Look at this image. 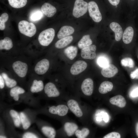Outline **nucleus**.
<instances>
[{
    "instance_id": "nucleus-30",
    "label": "nucleus",
    "mask_w": 138,
    "mask_h": 138,
    "mask_svg": "<svg viewBox=\"0 0 138 138\" xmlns=\"http://www.w3.org/2000/svg\"><path fill=\"white\" fill-rule=\"evenodd\" d=\"M1 75L4 79L6 86L8 87L12 88L15 86L17 85V83L16 81L9 78L5 73H2Z\"/></svg>"
},
{
    "instance_id": "nucleus-26",
    "label": "nucleus",
    "mask_w": 138,
    "mask_h": 138,
    "mask_svg": "<svg viewBox=\"0 0 138 138\" xmlns=\"http://www.w3.org/2000/svg\"><path fill=\"white\" fill-rule=\"evenodd\" d=\"M92 43V41L90 39V35L88 34L83 37L78 43V46L80 49L89 46Z\"/></svg>"
},
{
    "instance_id": "nucleus-33",
    "label": "nucleus",
    "mask_w": 138,
    "mask_h": 138,
    "mask_svg": "<svg viewBox=\"0 0 138 138\" xmlns=\"http://www.w3.org/2000/svg\"><path fill=\"white\" fill-rule=\"evenodd\" d=\"M89 133V130L86 128H83L81 130H77L75 132V135L78 138H86Z\"/></svg>"
},
{
    "instance_id": "nucleus-8",
    "label": "nucleus",
    "mask_w": 138,
    "mask_h": 138,
    "mask_svg": "<svg viewBox=\"0 0 138 138\" xmlns=\"http://www.w3.org/2000/svg\"><path fill=\"white\" fill-rule=\"evenodd\" d=\"M82 91L86 95L90 96L93 94L94 89V83L90 78L85 79L83 81L81 86Z\"/></svg>"
},
{
    "instance_id": "nucleus-10",
    "label": "nucleus",
    "mask_w": 138,
    "mask_h": 138,
    "mask_svg": "<svg viewBox=\"0 0 138 138\" xmlns=\"http://www.w3.org/2000/svg\"><path fill=\"white\" fill-rule=\"evenodd\" d=\"M68 110V108L66 106L60 105L56 106H53L51 107L49 109V111L51 114L63 116L67 113Z\"/></svg>"
},
{
    "instance_id": "nucleus-5",
    "label": "nucleus",
    "mask_w": 138,
    "mask_h": 138,
    "mask_svg": "<svg viewBox=\"0 0 138 138\" xmlns=\"http://www.w3.org/2000/svg\"><path fill=\"white\" fill-rule=\"evenodd\" d=\"M12 67L19 77L23 78L26 76L28 70V66L26 63L19 61H17L13 63Z\"/></svg>"
},
{
    "instance_id": "nucleus-13",
    "label": "nucleus",
    "mask_w": 138,
    "mask_h": 138,
    "mask_svg": "<svg viewBox=\"0 0 138 138\" xmlns=\"http://www.w3.org/2000/svg\"><path fill=\"white\" fill-rule=\"evenodd\" d=\"M67 104L70 110L76 116L80 117L82 116V112L76 101L73 99L70 100L68 101Z\"/></svg>"
},
{
    "instance_id": "nucleus-22",
    "label": "nucleus",
    "mask_w": 138,
    "mask_h": 138,
    "mask_svg": "<svg viewBox=\"0 0 138 138\" xmlns=\"http://www.w3.org/2000/svg\"><path fill=\"white\" fill-rule=\"evenodd\" d=\"M25 90L22 88L18 86H15L12 88L10 91V96L13 98L16 101L18 100L19 94H24L25 92Z\"/></svg>"
},
{
    "instance_id": "nucleus-14",
    "label": "nucleus",
    "mask_w": 138,
    "mask_h": 138,
    "mask_svg": "<svg viewBox=\"0 0 138 138\" xmlns=\"http://www.w3.org/2000/svg\"><path fill=\"white\" fill-rule=\"evenodd\" d=\"M41 10L43 14L49 17H53L56 12L55 7L47 3H45L42 5Z\"/></svg>"
},
{
    "instance_id": "nucleus-19",
    "label": "nucleus",
    "mask_w": 138,
    "mask_h": 138,
    "mask_svg": "<svg viewBox=\"0 0 138 138\" xmlns=\"http://www.w3.org/2000/svg\"><path fill=\"white\" fill-rule=\"evenodd\" d=\"M73 39V37L72 36H69L62 38L56 42L55 46L58 49L64 48L71 43Z\"/></svg>"
},
{
    "instance_id": "nucleus-28",
    "label": "nucleus",
    "mask_w": 138,
    "mask_h": 138,
    "mask_svg": "<svg viewBox=\"0 0 138 138\" xmlns=\"http://www.w3.org/2000/svg\"><path fill=\"white\" fill-rule=\"evenodd\" d=\"M9 113L15 126L19 127L21 123L20 114L16 111L12 109L10 110Z\"/></svg>"
},
{
    "instance_id": "nucleus-11",
    "label": "nucleus",
    "mask_w": 138,
    "mask_h": 138,
    "mask_svg": "<svg viewBox=\"0 0 138 138\" xmlns=\"http://www.w3.org/2000/svg\"><path fill=\"white\" fill-rule=\"evenodd\" d=\"M44 91L49 97H57L60 95V92L55 85L51 82H49L45 85Z\"/></svg>"
},
{
    "instance_id": "nucleus-35",
    "label": "nucleus",
    "mask_w": 138,
    "mask_h": 138,
    "mask_svg": "<svg viewBox=\"0 0 138 138\" xmlns=\"http://www.w3.org/2000/svg\"><path fill=\"white\" fill-rule=\"evenodd\" d=\"M121 62L122 65L125 67L132 68L134 66V61L130 58L126 57L122 59Z\"/></svg>"
},
{
    "instance_id": "nucleus-41",
    "label": "nucleus",
    "mask_w": 138,
    "mask_h": 138,
    "mask_svg": "<svg viewBox=\"0 0 138 138\" xmlns=\"http://www.w3.org/2000/svg\"><path fill=\"white\" fill-rule=\"evenodd\" d=\"M109 3L112 5L116 6L119 3L120 0H108Z\"/></svg>"
},
{
    "instance_id": "nucleus-9",
    "label": "nucleus",
    "mask_w": 138,
    "mask_h": 138,
    "mask_svg": "<svg viewBox=\"0 0 138 138\" xmlns=\"http://www.w3.org/2000/svg\"><path fill=\"white\" fill-rule=\"evenodd\" d=\"M87 63L84 61H76L72 66L70 72L73 75H78L83 71L87 68Z\"/></svg>"
},
{
    "instance_id": "nucleus-38",
    "label": "nucleus",
    "mask_w": 138,
    "mask_h": 138,
    "mask_svg": "<svg viewBox=\"0 0 138 138\" xmlns=\"http://www.w3.org/2000/svg\"><path fill=\"white\" fill-rule=\"evenodd\" d=\"M23 138H37L38 137L34 134L30 132L25 133L22 136Z\"/></svg>"
},
{
    "instance_id": "nucleus-20",
    "label": "nucleus",
    "mask_w": 138,
    "mask_h": 138,
    "mask_svg": "<svg viewBox=\"0 0 138 138\" xmlns=\"http://www.w3.org/2000/svg\"><path fill=\"white\" fill-rule=\"evenodd\" d=\"M113 87L112 82L108 81H104L100 84L99 88V91L101 94H106L111 91Z\"/></svg>"
},
{
    "instance_id": "nucleus-2",
    "label": "nucleus",
    "mask_w": 138,
    "mask_h": 138,
    "mask_svg": "<svg viewBox=\"0 0 138 138\" xmlns=\"http://www.w3.org/2000/svg\"><path fill=\"white\" fill-rule=\"evenodd\" d=\"M55 31L53 28H49L42 31L39 34L38 40L43 46H47L52 41L55 36Z\"/></svg>"
},
{
    "instance_id": "nucleus-17",
    "label": "nucleus",
    "mask_w": 138,
    "mask_h": 138,
    "mask_svg": "<svg viewBox=\"0 0 138 138\" xmlns=\"http://www.w3.org/2000/svg\"><path fill=\"white\" fill-rule=\"evenodd\" d=\"M74 31V28L70 26H63L60 29L57 34V37L59 39L69 36Z\"/></svg>"
},
{
    "instance_id": "nucleus-43",
    "label": "nucleus",
    "mask_w": 138,
    "mask_h": 138,
    "mask_svg": "<svg viewBox=\"0 0 138 138\" xmlns=\"http://www.w3.org/2000/svg\"><path fill=\"white\" fill-rule=\"evenodd\" d=\"M136 134L137 136L138 137V122L136 124Z\"/></svg>"
},
{
    "instance_id": "nucleus-21",
    "label": "nucleus",
    "mask_w": 138,
    "mask_h": 138,
    "mask_svg": "<svg viewBox=\"0 0 138 138\" xmlns=\"http://www.w3.org/2000/svg\"><path fill=\"white\" fill-rule=\"evenodd\" d=\"M64 130L67 135L70 136L73 135L78 129V126L76 124L67 122L64 125Z\"/></svg>"
},
{
    "instance_id": "nucleus-27",
    "label": "nucleus",
    "mask_w": 138,
    "mask_h": 138,
    "mask_svg": "<svg viewBox=\"0 0 138 138\" xmlns=\"http://www.w3.org/2000/svg\"><path fill=\"white\" fill-rule=\"evenodd\" d=\"M41 131L47 137L49 138H54L56 135V132L53 128L44 126L41 128Z\"/></svg>"
},
{
    "instance_id": "nucleus-31",
    "label": "nucleus",
    "mask_w": 138,
    "mask_h": 138,
    "mask_svg": "<svg viewBox=\"0 0 138 138\" xmlns=\"http://www.w3.org/2000/svg\"><path fill=\"white\" fill-rule=\"evenodd\" d=\"M21 123L23 129L25 130L28 129L31 125V123L25 114L23 112L20 113Z\"/></svg>"
},
{
    "instance_id": "nucleus-6",
    "label": "nucleus",
    "mask_w": 138,
    "mask_h": 138,
    "mask_svg": "<svg viewBox=\"0 0 138 138\" xmlns=\"http://www.w3.org/2000/svg\"><path fill=\"white\" fill-rule=\"evenodd\" d=\"M96 46L94 45H91L83 48L81 50V56L84 59H93L96 57Z\"/></svg>"
},
{
    "instance_id": "nucleus-16",
    "label": "nucleus",
    "mask_w": 138,
    "mask_h": 138,
    "mask_svg": "<svg viewBox=\"0 0 138 138\" xmlns=\"http://www.w3.org/2000/svg\"><path fill=\"white\" fill-rule=\"evenodd\" d=\"M110 103L113 105L123 108L126 104V101L124 98L121 95H118L111 98L109 100Z\"/></svg>"
},
{
    "instance_id": "nucleus-39",
    "label": "nucleus",
    "mask_w": 138,
    "mask_h": 138,
    "mask_svg": "<svg viewBox=\"0 0 138 138\" xmlns=\"http://www.w3.org/2000/svg\"><path fill=\"white\" fill-rule=\"evenodd\" d=\"M130 77L131 78L133 79L135 78L138 79V68L131 72Z\"/></svg>"
},
{
    "instance_id": "nucleus-23",
    "label": "nucleus",
    "mask_w": 138,
    "mask_h": 138,
    "mask_svg": "<svg viewBox=\"0 0 138 138\" xmlns=\"http://www.w3.org/2000/svg\"><path fill=\"white\" fill-rule=\"evenodd\" d=\"M64 52L68 58L71 60H73L77 55V49L75 46H70L64 50Z\"/></svg>"
},
{
    "instance_id": "nucleus-12",
    "label": "nucleus",
    "mask_w": 138,
    "mask_h": 138,
    "mask_svg": "<svg viewBox=\"0 0 138 138\" xmlns=\"http://www.w3.org/2000/svg\"><path fill=\"white\" fill-rule=\"evenodd\" d=\"M118 71V69L114 65L109 64L102 68L101 73L102 75L105 77L111 78L114 76Z\"/></svg>"
},
{
    "instance_id": "nucleus-32",
    "label": "nucleus",
    "mask_w": 138,
    "mask_h": 138,
    "mask_svg": "<svg viewBox=\"0 0 138 138\" xmlns=\"http://www.w3.org/2000/svg\"><path fill=\"white\" fill-rule=\"evenodd\" d=\"M97 62L98 65L103 68L109 64V61L108 58L105 56H100L98 57Z\"/></svg>"
},
{
    "instance_id": "nucleus-29",
    "label": "nucleus",
    "mask_w": 138,
    "mask_h": 138,
    "mask_svg": "<svg viewBox=\"0 0 138 138\" xmlns=\"http://www.w3.org/2000/svg\"><path fill=\"white\" fill-rule=\"evenodd\" d=\"M9 4L12 7L19 8L25 6L27 3V0H8Z\"/></svg>"
},
{
    "instance_id": "nucleus-40",
    "label": "nucleus",
    "mask_w": 138,
    "mask_h": 138,
    "mask_svg": "<svg viewBox=\"0 0 138 138\" xmlns=\"http://www.w3.org/2000/svg\"><path fill=\"white\" fill-rule=\"evenodd\" d=\"M5 81L2 75H0V88L1 89L3 88L5 85Z\"/></svg>"
},
{
    "instance_id": "nucleus-1",
    "label": "nucleus",
    "mask_w": 138,
    "mask_h": 138,
    "mask_svg": "<svg viewBox=\"0 0 138 138\" xmlns=\"http://www.w3.org/2000/svg\"><path fill=\"white\" fill-rule=\"evenodd\" d=\"M19 30L22 34L32 37L36 33V27L34 24L25 20L20 21L18 25Z\"/></svg>"
},
{
    "instance_id": "nucleus-4",
    "label": "nucleus",
    "mask_w": 138,
    "mask_h": 138,
    "mask_svg": "<svg viewBox=\"0 0 138 138\" xmlns=\"http://www.w3.org/2000/svg\"><path fill=\"white\" fill-rule=\"evenodd\" d=\"M88 9L90 16L95 22H99L102 19L101 14L97 3L91 1L88 3Z\"/></svg>"
},
{
    "instance_id": "nucleus-18",
    "label": "nucleus",
    "mask_w": 138,
    "mask_h": 138,
    "mask_svg": "<svg viewBox=\"0 0 138 138\" xmlns=\"http://www.w3.org/2000/svg\"><path fill=\"white\" fill-rule=\"evenodd\" d=\"M134 33V30L132 27L129 26L126 28L122 35L123 41L125 43L128 44L131 42Z\"/></svg>"
},
{
    "instance_id": "nucleus-3",
    "label": "nucleus",
    "mask_w": 138,
    "mask_h": 138,
    "mask_svg": "<svg viewBox=\"0 0 138 138\" xmlns=\"http://www.w3.org/2000/svg\"><path fill=\"white\" fill-rule=\"evenodd\" d=\"M88 4L83 0H76L73 9V15L76 18H79L87 12Z\"/></svg>"
},
{
    "instance_id": "nucleus-25",
    "label": "nucleus",
    "mask_w": 138,
    "mask_h": 138,
    "mask_svg": "<svg viewBox=\"0 0 138 138\" xmlns=\"http://www.w3.org/2000/svg\"><path fill=\"white\" fill-rule=\"evenodd\" d=\"M13 47V44L12 39L6 37L3 39L0 40V50L5 49L8 50Z\"/></svg>"
},
{
    "instance_id": "nucleus-45",
    "label": "nucleus",
    "mask_w": 138,
    "mask_h": 138,
    "mask_svg": "<svg viewBox=\"0 0 138 138\" xmlns=\"http://www.w3.org/2000/svg\"><path fill=\"white\" fill-rule=\"evenodd\" d=\"M115 6V7H117V5H116V6Z\"/></svg>"
},
{
    "instance_id": "nucleus-37",
    "label": "nucleus",
    "mask_w": 138,
    "mask_h": 138,
    "mask_svg": "<svg viewBox=\"0 0 138 138\" xmlns=\"http://www.w3.org/2000/svg\"><path fill=\"white\" fill-rule=\"evenodd\" d=\"M103 138H120V134L117 132H112L104 136Z\"/></svg>"
},
{
    "instance_id": "nucleus-42",
    "label": "nucleus",
    "mask_w": 138,
    "mask_h": 138,
    "mask_svg": "<svg viewBox=\"0 0 138 138\" xmlns=\"http://www.w3.org/2000/svg\"><path fill=\"white\" fill-rule=\"evenodd\" d=\"M132 96L135 97L138 96V87L134 89L131 93Z\"/></svg>"
},
{
    "instance_id": "nucleus-44",
    "label": "nucleus",
    "mask_w": 138,
    "mask_h": 138,
    "mask_svg": "<svg viewBox=\"0 0 138 138\" xmlns=\"http://www.w3.org/2000/svg\"><path fill=\"white\" fill-rule=\"evenodd\" d=\"M0 138H7V137L5 136L0 135Z\"/></svg>"
},
{
    "instance_id": "nucleus-24",
    "label": "nucleus",
    "mask_w": 138,
    "mask_h": 138,
    "mask_svg": "<svg viewBox=\"0 0 138 138\" xmlns=\"http://www.w3.org/2000/svg\"><path fill=\"white\" fill-rule=\"evenodd\" d=\"M44 88V84L41 80L34 79L33 81L30 88L32 93H37L42 91Z\"/></svg>"
},
{
    "instance_id": "nucleus-7",
    "label": "nucleus",
    "mask_w": 138,
    "mask_h": 138,
    "mask_svg": "<svg viewBox=\"0 0 138 138\" xmlns=\"http://www.w3.org/2000/svg\"><path fill=\"white\" fill-rule=\"evenodd\" d=\"M49 61L46 59H43L39 61L36 65L34 70L38 75H43L45 73L49 68Z\"/></svg>"
},
{
    "instance_id": "nucleus-15",
    "label": "nucleus",
    "mask_w": 138,
    "mask_h": 138,
    "mask_svg": "<svg viewBox=\"0 0 138 138\" xmlns=\"http://www.w3.org/2000/svg\"><path fill=\"white\" fill-rule=\"evenodd\" d=\"M110 29L115 33V38L117 41H119L123 35V30L120 25L116 22H112L110 25Z\"/></svg>"
},
{
    "instance_id": "nucleus-36",
    "label": "nucleus",
    "mask_w": 138,
    "mask_h": 138,
    "mask_svg": "<svg viewBox=\"0 0 138 138\" xmlns=\"http://www.w3.org/2000/svg\"><path fill=\"white\" fill-rule=\"evenodd\" d=\"M9 18L8 14L6 13H3L0 17V30H4L5 28V23L8 20Z\"/></svg>"
},
{
    "instance_id": "nucleus-46",
    "label": "nucleus",
    "mask_w": 138,
    "mask_h": 138,
    "mask_svg": "<svg viewBox=\"0 0 138 138\" xmlns=\"http://www.w3.org/2000/svg\"><path fill=\"white\" fill-rule=\"evenodd\" d=\"M132 0V1H134V0Z\"/></svg>"
},
{
    "instance_id": "nucleus-34",
    "label": "nucleus",
    "mask_w": 138,
    "mask_h": 138,
    "mask_svg": "<svg viewBox=\"0 0 138 138\" xmlns=\"http://www.w3.org/2000/svg\"><path fill=\"white\" fill-rule=\"evenodd\" d=\"M42 13L39 10L33 12L30 15V18L32 21H37L40 20L43 16Z\"/></svg>"
}]
</instances>
